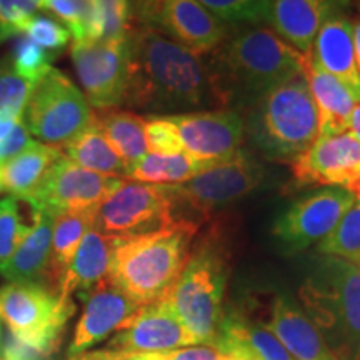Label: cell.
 <instances>
[{"label":"cell","instance_id":"1","mask_svg":"<svg viewBox=\"0 0 360 360\" xmlns=\"http://www.w3.org/2000/svg\"><path fill=\"white\" fill-rule=\"evenodd\" d=\"M129 80L124 105L157 114H188L217 105L207 62L182 44L142 25L127 34Z\"/></svg>","mask_w":360,"mask_h":360},{"label":"cell","instance_id":"2","mask_svg":"<svg viewBox=\"0 0 360 360\" xmlns=\"http://www.w3.org/2000/svg\"><path fill=\"white\" fill-rule=\"evenodd\" d=\"M207 62L220 109L249 107L269 90L307 74L309 58L269 27L249 24L212 51Z\"/></svg>","mask_w":360,"mask_h":360},{"label":"cell","instance_id":"3","mask_svg":"<svg viewBox=\"0 0 360 360\" xmlns=\"http://www.w3.org/2000/svg\"><path fill=\"white\" fill-rule=\"evenodd\" d=\"M199 232L197 220L180 219L162 231L117 240L109 278L139 305L172 289Z\"/></svg>","mask_w":360,"mask_h":360},{"label":"cell","instance_id":"4","mask_svg":"<svg viewBox=\"0 0 360 360\" xmlns=\"http://www.w3.org/2000/svg\"><path fill=\"white\" fill-rule=\"evenodd\" d=\"M302 310L335 360H360V267L322 255L300 287Z\"/></svg>","mask_w":360,"mask_h":360},{"label":"cell","instance_id":"5","mask_svg":"<svg viewBox=\"0 0 360 360\" xmlns=\"http://www.w3.org/2000/svg\"><path fill=\"white\" fill-rule=\"evenodd\" d=\"M245 134L269 159L295 160L319 139V115L305 74L269 90L247 110Z\"/></svg>","mask_w":360,"mask_h":360},{"label":"cell","instance_id":"6","mask_svg":"<svg viewBox=\"0 0 360 360\" xmlns=\"http://www.w3.org/2000/svg\"><path fill=\"white\" fill-rule=\"evenodd\" d=\"M229 281V252L215 232L202 236L192 247L186 267L165 300L200 344L212 345L224 319Z\"/></svg>","mask_w":360,"mask_h":360},{"label":"cell","instance_id":"7","mask_svg":"<svg viewBox=\"0 0 360 360\" xmlns=\"http://www.w3.org/2000/svg\"><path fill=\"white\" fill-rule=\"evenodd\" d=\"M92 107L74 82L51 67L34 85L24 112L30 134L47 146L64 148L92 122Z\"/></svg>","mask_w":360,"mask_h":360},{"label":"cell","instance_id":"8","mask_svg":"<svg viewBox=\"0 0 360 360\" xmlns=\"http://www.w3.org/2000/svg\"><path fill=\"white\" fill-rule=\"evenodd\" d=\"M177 220V205L169 186L122 179L97 207L94 227L103 236L120 240L162 231Z\"/></svg>","mask_w":360,"mask_h":360},{"label":"cell","instance_id":"9","mask_svg":"<svg viewBox=\"0 0 360 360\" xmlns=\"http://www.w3.org/2000/svg\"><path fill=\"white\" fill-rule=\"evenodd\" d=\"M74 312L72 299H60L40 283L11 282L0 289V321L11 334L30 344L58 347Z\"/></svg>","mask_w":360,"mask_h":360},{"label":"cell","instance_id":"10","mask_svg":"<svg viewBox=\"0 0 360 360\" xmlns=\"http://www.w3.org/2000/svg\"><path fill=\"white\" fill-rule=\"evenodd\" d=\"M265 169L250 152L238 150L214 167L207 169L180 186H169L177 205L179 217L192 212L205 217L217 209L249 195L262 186Z\"/></svg>","mask_w":360,"mask_h":360},{"label":"cell","instance_id":"11","mask_svg":"<svg viewBox=\"0 0 360 360\" xmlns=\"http://www.w3.org/2000/svg\"><path fill=\"white\" fill-rule=\"evenodd\" d=\"M132 25H142L204 56L227 39L229 25L197 0H129Z\"/></svg>","mask_w":360,"mask_h":360},{"label":"cell","instance_id":"12","mask_svg":"<svg viewBox=\"0 0 360 360\" xmlns=\"http://www.w3.org/2000/svg\"><path fill=\"white\" fill-rule=\"evenodd\" d=\"M355 193L344 187H321L292 202L274 225V237L290 252H302L323 238L354 204Z\"/></svg>","mask_w":360,"mask_h":360},{"label":"cell","instance_id":"13","mask_svg":"<svg viewBox=\"0 0 360 360\" xmlns=\"http://www.w3.org/2000/svg\"><path fill=\"white\" fill-rule=\"evenodd\" d=\"M120 182L122 179L90 172L62 155L25 202L32 210H47L57 217L74 210L97 209Z\"/></svg>","mask_w":360,"mask_h":360},{"label":"cell","instance_id":"14","mask_svg":"<svg viewBox=\"0 0 360 360\" xmlns=\"http://www.w3.org/2000/svg\"><path fill=\"white\" fill-rule=\"evenodd\" d=\"M290 191L344 187L360 197V142L350 132L317 139L290 162Z\"/></svg>","mask_w":360,"mask_h":360},{"label":"cell","instance_id":"15","mask_svg":"<svg viewBox=\"0 0 360 360\" xmlns=\"http://www.w3.org/2000/svg\"><path fill=\"white\" fill-rule=\"evenodd\" d=\"M70 53L84 96L94 109L102 112L124 105L129 80L127 40L74 42Z\"/></svg>","mask_w":360,"mask_h":360},{"label":"cell","instance_id":"16","mask_svg":"<svg viewBox=\"0 0 360 360\" xmlns=\"http://www.w3.org/2000/svg\"><path fill=\"white\" fill-rule=\"evenodd\" d=\"M177 129L184 152L200 160L220 162L240 150L245 124L233 109L197 110L167 115Z\"/></svg>","mask_w":360,"mask_h":360},{"label":"cell","instance_id":"17","mask_svg":"<svg viewBox=\"0 0 360 360\" xmlns=\"http://www.w3.org/2000/svg\"><path fill=\"white\" fill-rule=\"evenodd\" d=\"M200 342L170 307L165 297L142 305L109 342L110 350L119 352H170Z\"/></svg>","mask_w":360,"mask_h":360},{"label":"cell","instance_id":"18","mask_svg":"<svg viewBox=\"0 0 360 360\" xmlns=\"http://www.w3.org/2000/svg\"><path fill=\"white\" fill-rule=\"evenodd\" d=\"M84 312L75 327L70 342L69 357L74 359L85 350L107 339L112 332L120 330L142 305L120 290L109 277L82 295Z\"/></svg>","mask_w":360,"mask_h":360},{"label":"cell","instance_id":"19","mask_svg":"<svg viewBox=\"0 0 360 360\" xmlns=\"http://www.w3.org/2000/svg\"><path fill=\"white\" fill-rule=\"evenodd\" d=\"M352 0H272L267 22L282 40L310 57L322 25L339 12H349Z\"/></svg>","mask_w":360,"mask_h":360},{"label":"cell","instance_id":"20","mask_svg":"<svg viewBox=\"0 0 360 360\" xmlns=\"http://www.w3.org/2000/svg\"><path fill=\"white\" fill-rule=\"evenodd\" d=\"M310 60L321 67L349 90L355 102H360V72L355 58L354 20L349 12L332 15L314 40Z\"/></svg>","mask_w":360,"mask_h":360},{"label":"cell","instance_id":"21","mask_svg":"<svg viewBox=\"0 0 360 360\" xmlns=\"http://www.w3.org/2000/svg\"><path fill=\"white\" fill-rule=\"evenodd\" d=\"M265 328L292 360H335L302 307L295 305L289 297H277L274 300Z\"/></svg>","mask_w":360,"mask_h":360},{"label":"cell","instance_id":"22","mask_svg":"<svg viewBox=\"0 0 360 360\" xmlns=\"http://www.w3.org/2000/svg\"><path fill=\"white\" fill-rule=\"evenodd\" d=\"M115 244L117 238L103 236L96 227L90 229L58 282L56 294L69 300L75 292L84 295L105 281L110 274Z\"/></svg>","mask_w":360,"mask_h":360},{"label":"cell","instance_id":"23","mask_svg":"<svg viewBox=\"0 0 360 360\" xmlns=\"http://www.w3.org/2000/svg\"><path fill=\"white\" fill-rule=\"evenodd\" d=\"M212 345L236 360H292L267 328L237 314H224Z\"/></svg>","mask_w":360,"mask_h":360},{"label":"cell","instance_id":"24","mask_svg":"<svg viewBox=\"0 0 360 360\" xmlns=\"http://www.w3.org/2000/svg\"><path fill=\"white\" fill-rule=\"evenodd\" d=\"M305 77L319 115V139L349 132L350 115L357 103L349 90L310 58Z\"/></svg>","mask_w":360,"mask_h":360},{"label":"cell","instance_id":"25","mask_svg":"<svg viewBox=\"0 0 360 360\" xmlns=\"http://www.w3.org/2000/svg\"><path fill=\"white\" fill-rule=\"evenodd\" d=\"M32 227L2 272V276L11 282L39 283V278H45L51 259L56 215L47 210H32Z\"/></svg>","mask_w":360,"mask_h":360},{"label":"cell","instance_id":"26","mask_svg":"<svg viewBox=\"0 0 360 360\" xmlns=\"http://www.w3.org/2000/svg\"><path fill=\"white\" fill-rule=\"evenodd\" d=\"M60 157V148L32 141L20 154L0 165V193L25 200Z\"/></svg>","mask_w":360,"mask_h":360},{"label":"cell","instance_id":"27","mask_svg":"<svg viewBox=\"0 0 360 360\" xmlns=\"http://www.w3.org/2000/svg\"><path fill=\"white\" fill-rule=\"evenodd\" d=\"M222 162V160H220ZM219 162L200 160L188 155L187 152L179 154H147L129 165L125 179L154 186H180L197 175L214 167Z\"/></svg>","mask_w":360,"mask_h":360},{"label":"cell","instance_id":"28","mask_svg":"<svg viewBox=\"0 0 360 360\" xmlns=\"http://www.w3.org/2000/svg\"><path fill=\"white\" fill-rule=\"evenodd\" d=\"M96 210H74V212L58 214L53 222L52 249L49 259L45 281L49 282V289L56 292L58 282L69 267L75 250L82 242L90 229L96 224Z\"/></svg>","mask_w":360,"mask_h":360},{"label":"cell","instance_id":"29","mask_svg":"<svg viewBox=\"0 0 360 360\" xmlns=\"http://www.w3.org/2000/svg\"><path fill=\"white\" fill-rule=\"evenodd\" d=\"M60 150L62 155L90 172L117 179H124L127 175V164L117 155V152L103 135L97 115L74 141L67 143Z\"/></svg>","mask_w":360,"mask_h":360},{"label":"cell","instance_id":"30","mask_svg":"<svg viewBox=\"0 0 360 360\" xmlns=\"http://www.w3.org/2000/svg\"><path fill=\"white\" fill-rule=\"evenodd\" d=\"M97 120L112 148L127 164V169L147 154L143 117L130 110L109 109L98 112Z\"/></svg>","mask_w":360,"mask_h":360},{"label":"cell","instance_id":"31","mask_svg":"<svg viewBox=\"0 0 360 360\" xmlns=\"http://www.w3.org/2000/svg\"><path fill=\"white\" fill-rule=\"evenodd\" d=\"M34 85L20 77L13 69H0V142L20 120H24V112Z\"/></svg>","mask_w":360,"mask_h":360},{"label":"cell","instance_id":"32","mask_svg":"<svg viewBox=\"0 0 360 360\" xmlns=\"http://www.w3.org/2000/svg\"><path fill=\"white\" fill-rule=\"evenodd\" d=\"M317 252L349 260L360 267V197L350 205L330 236L317 245Z\"/></svg>","mask_w":360,"mask_h":360},{"label":"cell","instance_id":"33","mask_svg":"<svg viewBox=\"0 0 360 360\" xmlns=\"http://www.w3.org/2000/svg\"><path fill=\"white\" fill-rule=\"evenodd\" d=\"M225 24H260L267 22L272 0H197Z\"/></svg>","mask_w":360,"mask_h":360},{"label":"cell","instance_id":"34","mask_svg":"<svg viewBox=\"0 0 360 360\" xmlns=\"http://www.w3.org/2000/svg\"><path fill=\"white\" fill-rule=\"evenodd\" d=\"M30 227L22 224L19 205L13 197L0 199V274L6 270Z\"/></svg>","mask_w":360,"mask_h":360},{"label":"cell","instance_id":"35","mask_svg":"<svg viewBox=\"0 0 360 360\" xmlns=\"http://www.w3.org/2000/svg\"><path fill=\"white\" fill-rule=\"evenodd\" d=\"M12 57V69L32 84H37L51 69V53L27 37L17 40Z\"/></svg>","mask_w":360,"mask_h":360},{"label":"cell","instance_id":"36","mask_svg":"<svg viewBox=\"0 0 360 360\" xmlns=\"http://www.w3.org/2000/svg\"><path fill=\"white\" fill-rule=\"evenodd\" d=\"M97 4L102 13V42L127 40L132 27L129 0H97Z\"/></svg>","mask_w":360,"mask_h":360},{"label":"cell","instance_id":"37","mask_svg":"<svg viewBox=\"0 0 360 360\" xmlns=\"http://www.w3.org/2000/svg\"><path fill=\"white\" fill-rule=\"evenodd\" d=\"M42 0H0V42L24 32Z\"/></svg>","mask_w":360,"mask_h":360},{"label":"cell","instance_id":"38","mask_svg":"<svg viewBox=\"0 0 360 360\" xmlns=\"http://www.w3.org/2000/svg\"><path fill=\"white\" fill-rule=\"evenodd\" d=\"M146 141L148 154H179L184 152L177 129L169 117L146 119Z\"/></svg>","mask_w":360,"mask_h":360},{"label":"cell","instance_id":"39","mask_svg":"<svg viewBox=\"0 0 360 360\" xmlns=\"http://www.w3.org/2000/svg\"><path fill=\"white\" fill-rule=\"evenodd\" d=\"M22 34H25L27 39H30L45 51H60L69 44L72 37L67 27L52 19H47V17L37 15H34L27 22Z\"/></svg>","mask_w":360,"mask_h":360},{"label":"cell","instance_id":"40","mask_svg":"<svg viewBox=\"0 0 360 360\" xmlns=\"http://www.w3.org/2000/svg\"><path fill=\"white\" fill-rule=\"evenodd\" d=\"M57 350L52 345L30 344L8 332L2 339L0 360H53Z\"/></svg>","mask_w":360,"mask_h":360},{"label":"cell","instance_id":"41","mask_svg":"<svg viewBox=\"0 0 360 360\" xmlns=\"http://www.w3.org/2000/svg\"><path fill=\"white\" fill-rule=\"evenodd\" d=\"M159 354L164 360H236L232 355L222 352V350L215 347V345H191V347H184L177 350H170V352H155Z\"/></svg>","mask_w":360,"mask_h":360},{"label":"cell","instance_id":"42","mask_svg":"<svg viewBox=\"0 0 360 360\" xmlns=\"http://www.w3.org/2000/svg\"><path fill=\"white\" fill-rule=\"evenodd\" d=\"M30 142H32L30 132L27 130L24 120H20V122L12 129V132L0 142V165H2L4 162L11 160L12 157H15L17 154H20L27 146H30Z\"/></svg>","mask_w":360,"mask_h":360},{"label":"cell","instance_id":"43","mask_svg":"<svg viewBox=\"0 0 360 360\" xmlns=\"http://www.w3.org/2000/svg\"><path fill=\"white\" fill-rule=\"evenodd\" d=\"M107 360H164L155 352H119V350H101Z\"/></svg>","mask_w":360,"mask_h":360},{"label":"cell","instance_id":"44","mask_svg":"<svg viewBox=\"0 0 360 360\" xmlns=\"http://www.w3.org/2000/svg\"><path fill=\"white\" fill-rule=\"evenodd\" d=\"M349 132L354 135L355 139L360 142V102L355 103L352 115H350V124H349Z\"/></svg>","mask_w":360,"mask_h":360},{"label":"cell","instance_id":"45","mask_svg":"<svg viewBox=\"0 0 360 360\" xmlns=\"http://www.w3.org/2000/svg\"><path fill=\"white\" fill-rule=\"evenodd\" d=\"M354 42H355V58L360 72V19L354 20Z\"/></svg>","mask_w":360,"mask_h":360},{"label":"cell","instance_id":"46","mask_svg":"<svg viewBox=\"0 0 360 360\" xmlns=\"http://www.w3.org/2000/svg\"><path fill=\"white\" fill-rule=\"evenodd\" d=\"M70 360H107L103 357V354L101 350H97V352H90V354H85V355H77V357L70 359Z\"/></svg>","mask_w":360,"mask_h":360},{"label":"cell","instance_id":"47","mask_svg":"<svg viewBox=\"0 0 360 360\" xmlns=\"http://www.w3.org/2000/svg\"><path fill=\"white\" fill-rule=\"evenodd\" d=\"M2 339H4V334H2V321H0V352H2Z\"/></svg>","mask_w":360,"mask_h":360},{"label":"cell","instance_id":"48","mask_svg":"<svg viewBox=\"0 0 360 360\" xmlns=\"http://www.w3.org/2000/svg\"><path fill=\"white\" fill-rule=\"evenodd\" d=\"M355 2H357V7H359V11H360V0H355Z\"/></svg>","mask_w":360,"mask_h":360}]
</instances>
